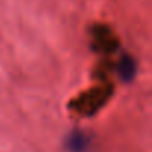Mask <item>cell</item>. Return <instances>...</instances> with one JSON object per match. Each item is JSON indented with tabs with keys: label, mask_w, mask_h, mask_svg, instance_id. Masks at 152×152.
Wrapping results in <instances>:
<instances>
[{
	"label": "cell",
	"mask_w": 152,
	"mask_h": 152,
	"mask_svg": "<svg viewBox=\"0 0 152 152\" xmlns=\"http://www.w3.org/2000/svg\"><path fill=\"white\" fill-rule=\"evenodd\" d=\"M88 145H90L88 137L84 133H81V131L72 133L69 136V139H67V149L70 152H85Z\"/></svg>",
	"instance_id": "cell-1"
},
{
	"label": "cell",
	"mask_w": 152,
	"mask_h": 152,
	"mask_svg": "<svg viewBox=\"0 0 152 152\" xmlns=\"http://www.w3.org/2000/svg\"><path fill=\"white\" fill-rule=\"evenodd\" d=\"M118 72H119V75H121V78L124 79V81H130L131 78H133V75L136 73V64H134V61L130 58V57H124L121 61H119V64H118Z\"/></svg>",
	"instance_id": "cell-2"
}]
</instances>
